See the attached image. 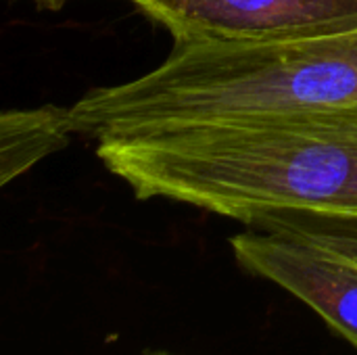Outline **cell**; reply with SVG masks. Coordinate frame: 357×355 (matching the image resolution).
I'll use <instances>...</instances> for the list:
<instances>
[{"label": "cell", "instance_id": "obj_7", "mask_svg": "<svg viewBox=\"0 0 357 355\" xmlns=\"http://www.w3.org/2000/svg\"><path fill=\"white\" fill-rule=\"evenodd\" d=\"M38 2H42V4H46V6H61V4L67 2V0H38Z\"/></svg>", "mask_w": 357, "mask_h": 355}, {"label": "cell", "instance_id": "obj_4", "mask_svg": "<svg viewBox=\"0 0 357 355\" xmlns=\"http://www.w3.org/2000/svg\"><path fill=\"white\" fill-rule=\"evenodd\" d=\"M230 247L243 270L301 299L357 349V264L251 226L234 234Z\"/></svg>", "mask_w": 357, "mask_h": 355}, {"label": "cell", "instance_id": "obj_5", "mask_svg": "<svg viewBox=\"0 0 357 355\" xmlns=\"http://www.w3.org/2000/svg\"><path fill=\"white\" fill-rule=\"evenodd\" d=\"M75 134L71 107L4 111L0 115V184H10L44 157L65 149Z\"/></svg>", "mask_w": 357, "mask_h": 355}, {"label": "cell", "instance_id": "obj_8", "mask_svg": "<svg viewBox=\"0 0 357 355\" xmlns=\"http://www.w3.org/2000/svg\"><path fill=\"white\" fill-rule=\"evenodd\" d=\"M155 355H165V354H155Z\"/></svg>", "mask_w": 357, "mask_h": 355}, {"label": "cell", "instance_id": "obj_1", "mask_svg": "<svg viewBox=\"0 0 357 355\" xmlns=\"http://www.w3.org/2000/svg\"><path fill=\"white\" fill-rule=\"evenodd\" d=\"M138 199L243 224L266 211L357 216V107L161 126L96 140Z\"/></svg>", "mask_w": 357, "mask_h": 355}, {"label": "cell", "instance_id": "obj_6", "mask_svg": "<svg viewBox=\"0 0 357 355\" xmlns=\"http://www.w3.org/2000/svg\"><path fill=\"white\" fill-rule=\"evenodd\" d=\"M251 228L278 232L333 255L357 264V216H331L314 211H266L251 222Z\"/></svg>", "mask_w": 357, "mask_h": 355}, {"label": "cell", "instance_id": "obj_2", "mask_svg": "<svg viewBox=\"0 0 357 355\" xmlns=\"http://www.w3.org/2000/svg\"><path fill=\"white\" fill-rule=\"evenodd\" d=\"M357 107V29L276 42L174 40L155 69L71 105L94 140L146 128Z\"/></svg>", "mask_w": 357, "mask_h": 355}, {"label": "cell", "instance_id": "obj_3", "mask_svg": "<svg viewBox=\"0 0 357 355\" xmlns=\"http://www.w3.org/2000/svg\"><path fill=\"white\" fill-rule=\"evenodd\" d=\"M174 40L276 42L357 29V0H130Z\"/></svg>", "mask_w": 357, "mask_h": 355}]
</instances>
